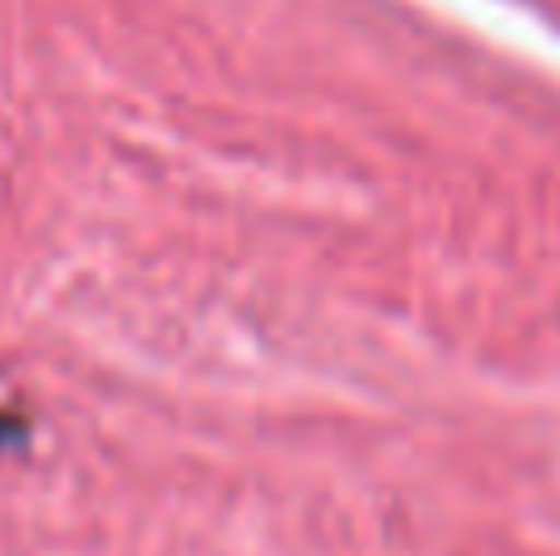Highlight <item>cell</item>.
Here are the masks:
<instances>
[{"instance_id":"obj_1","label":"cell","mask_w":560,"mask_h":556,"mask_svg":"<svg viewBox=\"0 0 560 556\" xmlns=\"http://www.w3.org/2000/svg\"><path fill=\"white\" fill-rule=\"evenodd\" d=\"M5 439H15V424H10L5 414H0V443H5Z\"/></svg>"}]
</instances>
